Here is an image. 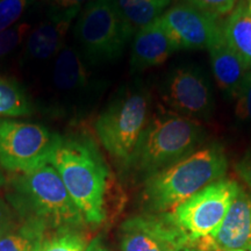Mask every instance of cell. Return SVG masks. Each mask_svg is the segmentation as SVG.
Here are the masks:
<instances>
[{
	"label": "cell",
	"instance_id": "7a4b0ae2",
	"mask_svg": "<svg viewBox=\"0 0 251 251\" xmlns=\"http://www.w3.org/2000/svg\"><path fill=\"white\" fill-rule=\"evenodd\" d=\"M228 164L222 144L213 142L198 148L144 179V206L149 213L170 212L209 184L225 178Z\"/></svg>",
	"mask_w": 251,
	"mask_h": 251
},
{
	"label": "cell",
	"instance_id": "4316f807",
	"mask_svg": "<svg viewBox=\"0 0 251 251\" xmlns=\"http://www.w3.org/2000/svg\"><path fill=\"white\" fill-rule=\"evenodd\" d=\"M235 172L251 191V149L248 150L235 164Z\"/></svg>",
	"mask_w": 251,
	"mask_h": 251
},
{
	"label": "cell",
	"instance_id": "44dd1931",
	"mask_svg": "<svg viewBox=\"0 0 251 251\" xmlns=\"http://www.w3.org/2000/svg\"><path fill=\"white\" fill-rule=\"evenodd\" d=\"M89 241L80 229H63L47 235L41 251H85Z\"/></svg>",
	"mask_w": 251,
	"mask_h": 251
},
{
	"label": "cell",
	"instance_id": "d6a6232c",
	"mask_svg": "<svg viewBox=\"0 0 251 251\" xmlns=\"http://www.w3.org/2000/svg\"><path fill=\"white\" fill-rule=\"evenodd\" d=\"M248 251H251V248H250V249H249V250H248Z\"/></svg>",
	"mask_w": 251,
	"mask_h": 251
},
{
	"label": "cell",
	"instance_id": "4fadbf2b",
	"mask_svg": "<svg viewBox=\"0 0 251 251\" xmlns=\"http://www.w3.org/2000/svg\"><path fill=\"white\" fill-rule=\"evenodd\" d=\"M80 7L56 9L40 23L34 29H30L26 37L25 56L28 59L50 58L64 47V40L70 29L74 19L79 14Z\"/></svg>",
	"mask_w": 251,
	"mask_h": 251
},
{
	"label": "cell",
	"instance_id": "d4e9b609",
	"mask_svg": "<svg viewBox=\"0 0 251 251\" xmlns=\"http://www.w3.org/2000/svg\"><path fill=\"white\" fill-rule=\"evenodd\" d=\"M187 4L200 11L219 18L230 13L238 0H186Z\"/></svg>",
	"mask_w": 251,
	"mask_h": 251
},
{
	"label": "cell",
	"instance_id": "8fae6325",
	"mask_svg": "<svg viewBox=\"0 0 251 251\" xmlns=\"http://www.w3.org/2000/svg\"><path fill=\"white\" fill-rule=\"evenodd\" d=\"M159 20L179 50L208 49L224 34L219 18L188 4L169 8Z\"/></svg>",
	"mask_w": 251,
	"mask_h": 251
},
{
	"label": "cell",
	"instance_id": "52a82bcc",
	"mask_svg": "<svg viewBox=\"0 0 251 251\" xmlns=\"http://www.w3.org/2000/svg\"><path fill=\"white\" fill-rule=\"evenodd\" d=\"M240 187L237 181L221 178L164 214L198 248L221 227Z\"/></svg>",
	"mask_w": 251,
	"mask_h": 251
},
{
	"label": "cell",
	"instance_id": "8992f818",
	"mask_svg": "<svg viewBox=\"0 0 251 251\" xmlns=\"http://www.w3.org/2000/svg\"><path fill=\"white\" fill-rule=\"evenodd\" d=\"M75 34L84 56L97 64L120 57L134 31L126 23L117 0H92L80 12Z\"/></svg>",
	"mask_w": 251,
	"mask_h": 251
},
{
	"label": "cell",
	"instance_id": "277c9868",
	"mask_svg": "<svg viewBox=\"0 0 251 251\" xmlns=\"http://www.w3.org/2000/svg\"><path fill=\"white\" fill-rule=\"evenodd\" d=\"M205 128L169 111L151 118L125 166L144 179L180 161L201 146Z\"/></svg>",
	"mask_w": 251,
	"mask_h": 251
},
{
	"label": "cell",
	"instance_id": "ffe728a7",
	"mask_svg": "<svg viewBox=\"0 0 251 251\" xmlns=\"http://www.w3.org/2000/svg\"><path fill=\"white\" fill-rule=\"evenodd\" d=\"M171 0H136L130 7L121 11L126 23L134 34L164 13Z\"/></svg>",
	"mask_w": 251,
	"mask_h": 251
},
{
	"label": "cell",
	"instance_id": "4dcf8cb0",
	"mask_svg": "<svg viewBox=\"0 0 251 251\" xmlns=\"http://www.w3.org/2000/svg\"><path fill=\"white\" fill-rule=\"evenodd\" d=\"M181 251H202V250L197 249V248H186V249H183Z\"/></svg>",
	"mask_w": 251,
	"mask_h": 251
},
{
	"label": "cell",
	"instance_id": "7402d4cb",
	"mask_svg": "<svg viewBox=\"0 0 251 251\" xmlns=\"http://www.w3.org/2000/svg\"><path fill=\"white\" fill-rule=\"evenodd\" d=\"M34 0H0V33L13 27Z\"/></svg>",
	"mask_w": 251,
	"mask_h": 251
},
{
	"label": "cell",
	"instance_id": "603a6c76",
	"mask_svg": "<svg viewBox=\"0 0 251 251\" xmlns=\"http://www.w3.org/2000/svg\"><path fill=\"white\" fill-rule=\"evenodd\" d=\"M30 29L31 26L29 24L21 23L0 33V61L21 45Z\"/></svg>",
	"mask_w": 251,
	"mask_h": 251
},
{
	"label": "cell",
	"instance_id": "f546056e",
	"mask_svg": "<svg viewBox=\"0 0 251 251\" xmlns=\"http://www.w3.org/2000/svg\"><path fill=\"white\" fill-rule=\"evenodd\" d=\"M243 1H244V5H246L247 9L251 13V0H243Z\"/></svg>",
	"mask_w": 251,
	"mask_h": 251
},
{
	"label": "cell",
	"instance_id": "cb8c5ba5",
	"mask_svg": "<svg viewBox=\"0 0 251 251\" xmlns=\"http://www.w3.org/2000/svg\"><path fill=\"white\" fill-rule=\"evenodd\" d=\"M235 99H236V106H235L236 118L242 122H251V71L243 80Z\"/></svg>",
	"mask_w": 251,
	"mask_h": 251
},
{
	"label": "cell",
	"instance_id": "9c48e42d",
	"mask_svg": "<svg viewBox=\"0 0 251 251\" xmlns=\"http://www.w3.org/2000/svg\"><path fill=\"white\" fill-rule=\"evenodd\" d=\"M162 99L171 112L191 120H209L215 107L214 94L208 77L193 67H179L166 76Z\"/></svg>",
	"mask_w": 251,
	"mask_h": 251
},
{
	"label": "cell",
	"instance_id": "e0dca14e",
	"mask_svg": "<svg viewBox=\"0 0 251 251\" xmlns=\"http://www.w3.org/2000/svg\"><path fill=\"white\" fill-rule=\"evenodd\" d=\"M225 40L251 69V13L244 1L233 9L222 24Z\"/></svg>",
	"mask_w": 251,
	"mask_h": 251
},
{
	"label": "cell",
	"instance_id": "2e32d148",
	"mask_svg": "<svg viewBox=\"0 0 251 251\" xmlns=\"http://www.w3.org/2000/svg\"><path fill=\"white\" fill-rule=\"evenodd\" d=\"M52 81L62 92L83 90L87 85L89 74L76 48L64 45L59 50L52 70Z\"/></svg>",
	"mask_w": 251,
	"mask_h": 251
},
{
	"label": "cell",
	"instance_id": "ba28073f",
	"mask_svg": "<svg viewBox=\"0 0 251 251\" xmlns=\"http://www.w3.org/2000/svg\"><path fill=\"white\" fill-rule=\"evenodd\" d=\"M62 139L42 125L0 119V165L15 175L51 164Z\"/></svg>",
	"mask_w": 251,
	"mask_h": 251
},
{
	"label": "cell",
	"instance_id": "5bb4252c",
	"mask_svg": "<svg viewBox=\"0 0 251 251\" xmlns=\"http://www.w3.org/2000/svg\"><path fill=\"white\" fill-rule=\"evenodd\" d=\"M178 49L161 20L156 19L135 33L131 46L130 67L133 71L158 67L165 63Z\"/></svg>",
	"mask_w": 251,
	"mask_h": 251
},
{
	"label": "cell",
	"instance_id": "484cf974",
	"mask_svg": "<svg viewBox=\"0 0 251 251\" xmlns=\"http://www.w3.org/2000/svg\"><path fill=\"white\" fill-rule=\"evenodd\" d=\"M17 225L12 207L0 199V240Z\"/></svg>",
	"mask_w": 251,
	"mask_h": 251
},
{
	"label": "cell",
	"instance_id": "ac0fdd59",
	"mask_svg": "<svg viewBox=\"0 0 251 251\" xmlns=\"http://www.w3.org/2000/svg\"><path fill=\"white\" fill-rule=\"evenodd\" d=\"M46 227L42 222L34 219H21L0 240V251H41L47 236Z\"/></svg>",
	"mask_w": 251,
	"mask_h": 251
},
{
	"label": "cell",
	"instance_id": "30bf717a",
	"mask_svg": "<svg viewBox=\"0 0 251 251\" xmlns=\"http://www.w3.org/2000/svg\"><path fill=\"white\" fill-rule=\"evenodd\" d=\"M120 248L121 251H181L193 247L164 213H146L122 224Z\"/></svg>",
	"mask_w": 251,
	"mask_h": 251
},
{
	"label": "cell",
	"instance_id": "7c38bea8",
	"mask_svg": "<svg viewBox=\"0 0 251 251\" xmlns=\"http://www.w3.org/2000/svg\"><path fill=\"white\" fill-rule=\"evenodd\" d=\"M251 248V191L240 187L221 227L197 249L202 251H248Z\"/></svg>",
	"mask_w": 251,
	"mask_h": 251
},
{
	"label": "cell",
	"instance_id": "5b68a950",
	"mask_svg": "<svg viewBox=\"0 0 251 251\" xmlns=\"http://www.w3.org/2000/svg\"><path fill=\"white\" fill-rule=\"evenodd\" d=\"M150 94L146 90H127L113 100L94 122L100 143L124 165L150 120Z\"/></svg>",
	"mask_w": 251,
	"mask_h": 251
},
{
	"label": "cell",
	"instance_id": "83f0119b",
	"mask_svg": "<svg viewBox=\"0 0 251 251\" xmlns=\"http://www.w3.org/2000/svg\"><path fill=\"white\" fill-rule=\"evenodd\" d=\"M56 9H68L72 7H80L84 2H90L92 0H48Z\"/></svg>",
	"mask_w": 251,
	"mask_h": 251
},
{
	"label": "cell",
	"instance_id": "f1b7e54d",
	"mask_svg": "<svg viewBox=\"0 0 251 251\" xmlns=\"http://www.w3.org/2000/svg\"><path fill=\"white\" fill-rule=\"evenodd\" d=\"M85 251H111L107 247L103 244L100 237H96L91 240L89 244H87Z\"/></svg>",
	"mask_w": 251,
	"mask_h": 251
},
{
	"label": "cell",
	"instance_id": "3957f363",
	"mask_svg": "<svg viewBox=\"0 0 251 251\" xmlns=\"http://www.w3.org/2000/svg\"><path fill=\"white\" fill-rule=\"evenodd\" d=\"M7 200L20 219L37 220L48 230H81L86 225L61 176L51 164L15 174L9 180Z\"/></svg>",
	"mask_w": 251,
	"mask_h": 251
},
{
	"label": "cell",
	"instance_id": "1f68e13d",
	"mask_svg": "<svg viewBox=\"0 0 251 251\" xmlns=\"http://www.w3.org/2000/svg\"><path fill=\"white\" fill-rule=\"evenodd\" d=\"M4 183V178H2V176H1V174H0V186H1V184Z\"/></svg>",
	"mask_w": 251,
	"mask_h": 251
},
{
	"label": "cell",
	"instance_id": "9a60e30c",
	"mask_svg": "<svg viewBox=\"0 0 251 251\" xmlns=\"http://www.w3.org/2000/svg\"><path fill=\"white\" fill-rule=\"evenodd\" d=\"M207 50L209 51L211 67L216 85L227 96L235 98L251 69L228 45L224 34Z\"/></svg>",
	"mask_w": 251,
	"mask_h": 251
},
{
	"label": "cell",
	"instance_id": "d6986e66",
	"mask_svg": "<svg viewBox=\"0 0 251 251\" xmlns=\"http://www.w3.org/2000/svg\"><path fill=\"white\" fill-rule=\"evenodd\" d=\"M34 111L33 102L17 80L0 78V117H28Z\"/></svg>",
	"mask_w": 251,
	"mask_h": 251
},
{
	"label": "cell",
	"instance_id": "6da1fadb",
	"mask_svg": "<svg viewBox=\"0 0 251 251\" xmlns=\"http://www.w3.org/2000/svg\"><path fill=\"white\" fill-rule=\"evenodd\" d=\"M51 165L86 225H102L108 215L114 178L92 137L86 134L63 137Z\"/></svg>",
	"mask_w": 251,
	"mask_h": 251
}]
</instances>
